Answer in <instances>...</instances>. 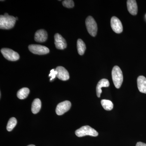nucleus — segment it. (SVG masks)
Returning a JSON list of instances; mask_svg holds the SVG:
<instances>
[{
	"instance_id": "f257e3e1",
	"label": "nucleus",
	"mask_w": 146,
	"mask_h": 146,
	"mask_svg": "<svg viewBox=\"0 0 146 146\" xmlns=\"http://www.w3.org/2000/svg\"><path fill=\"white\" fill-rule=\"evenodd\" d=\"M16 18L13 16L5 13L4 15L0 16V29H10L14 27L16 23Z\"/></svg>"
},
{
	"instance_id": "f03ea898",
	"label": "nucleus",
	"mask_w": 146,
	"mask_h": 146,
	"mask_svg": "<svg viewBox=\"0 0 146 146\" xmlns=\"http://www.w3.org/2000/svg\"><path fill=\"white\" fill-rule=\"evenodd\" d=\"M112 81L117 89H119L122 84L123 75L122 72L118 66H114L112 71Z\"/></svg>"
},
{
	"instance_id": "7ed1b4c3",
	"label": "nucleus",
	"mask_w": 146,
	"mask_h": 146,
	"mask_svg": "<svg viewBox=\"0 0 146 146\" xmlns=\"http://www.w3.org/2000/svg\"><path fill=\"white\" fill-rule=\"evenodd\" d=\"M75 134L79 137H83L86 136L96 137L98 135V133L96 131L89 125L84 126L78 129L76 131Z\"/></svg>"
},
{
	"instance_id": "20e7f679",
	"label": "nucleus",
	"mask_w": 146,
	"mask_h": 146,
	"mask_svg": "<svg viewBox=\"0 0 146 146\" xmlns=\"http://www.w3.org/2000/svg\"><path fill=\"white\" fill-rule=\"evenodd\" d=\"M85 24L89 34L92 36H96L98 31V26L95 19L92 16H89L86 18Z\"/></svg>"
},
{
	"instance_id": "39448f33",
	"label": "nucleus",
	"mask_w": 146,
	"mask_h": 146,
	"mask_svg": "<svg viewBox=\"0 0 146 146\" xmlns=\"http://www.w3.org/2000/svg\"><path fill=\"white\" fill-rule=\"evenodd\" d=\"M1 51L5 58L7 60L16 61L20 58V56L18 53L10 49L3 48L1 49Z\"/></svg>"
},
{
	"instance_id": "423d86ee",
	"label": "nucleus",
	"mask_w": 146,
	"mask_h": 146,
	"mask_svg": "<svg viewBox=\"0 0 146 146\" xmlns=\"http://www.w3.org/2000/svg\"><path fill=\"white\" fill-rule=\"evenodd\" d=\"M30 51L34 54H46L49 52V49L45 46L40 45L31 44L29 46Z\"/></svg>"
},
{
	"instance_id": "0eeeda50",
	"label": "nucleus",
	"mask_w": 146,
	"mask_h": 146,
	"mask_svg": "<svg viewBox=\"0 0 146 146\" xmlns=\"http://www.w3.org/2000/svg\"><path fill=\"white\" fill-rule=\"evenodd\" d=\"M110 25L113 31L116 33H121L123 31L122 24L119 18L115 16H113L111 19Z\"/></svg>"
},
{
	"instance_id": "6e6552de",
	"label": "nucleus",
	"mask_w": 146,
	"mask_h": 146,
	"mask_svg": "<svg viewBox=\"0 0 146 146\" xmlns=\"http://www.w3.org/2000/svg\"><path fill=\"white\" fill-rule=\"evenodd\" d=\"M71 107V103L69 101H65L58 104L56 106V112L58 115H61L68 112Z\"/></svg>"
},
{
	"instance_id": "1a4fd4ad",
	"label": "nucleus",
	"mask_w": 146,
	"mask_h": 146,
	"mask_svg": "<svg viewBox=\"0 0 146 146\" xmlns=\"http://www.w3.org/2000/svg\"><path fill=\"white\" fill-rule=\"evenodd\" d=\"M54 44L56 48L58 49L63 50L67 47V42L65 39L58 33L54 35Z\"/></svg>"
},
{
	"instance_id": "9d476101",
	"label": "nucleus",
	"mask_w": 146,
	"mask_h": 146,
	"mask_svg": "<svg viewBox=\"0 0 146 146\" xmlns=\"http://www.w3.org/2000/svg\"><path fill=\"white\" fill-rule=\"evenodd\" d=\"M55 70L57 73L56 77L60 80L66 81L70 78L69 72L64 67L58 66L56 68Z\"/></svg>"
},
{
	"instance_id": "9b49d317",
	"label": "nucleus",
	"mask_w": 146,
	"mask_h": 146,
	"mask_svg": "<svg viewBox=\"0 0 146 146\" xmlns=\"http://www.w3.org/2000/svg\"><path fill=\"white\" fill-rule=\"evenodd\" d=\"M48 34L46 31L44 29L37 31L35 35L34 39L37 42H44L46 41Z\"/></svg>"
},
{
	"instance_id": "f8f14e48",
	"label": "nucleus",
	"mask_w": 146,
	"mask_h": 146,
	"mask_svg": "<svg viewBox=\"0 0 146 146\" xmlns=\"http://www.w3.org/2000/svg\"><path fill=\"white\" fill-rule=\"evenodd\" d=\"M128 11L133 16L137 15L138 13V6L136 1L128 0L127 1Z\"/></svg>"
},
{
	"instance_id": "ddd939ff",
	"label": "nucleus",
	"mask_w": 146,
	"mask_h": 146,
	"mask_svg": "<svg viewBox=\"0 0 146 146\" xmlns=\"http://www.w3.org/2000/svg\"><path fill=\"white\" fill-rule=\"evenodd\" d=\"M110 86L109 82L106 79H102L98 82L96 86L97 96L100 98L102 93V88L108 87Z\"/></svg>"
},
{
	"instance_id": "4468645a",
	"label": "nucleus",
	"mask_w": 146,
	"mask_h": 146,
	"mask_svg": "<svg viewBox=\"0 0 146 146\" xmlns=\"http://www.w3.org/2000/svg\"><path fill=\"white\" fill-rule=\"evenodd\" d=\"M137 85L139 91L141 93L146 94V78L143 76H140L137 78Z\"/></svg>"
},
{
	"instance_id": "2eb2a0df",
	"label": "nucleus",
	"mask_w": 146,
	"mask_h": 146,
	"mask_svg": "<svg viewBox=\"0 0 146 146\" xmlns=\"http://www.w3.org/2000/svg\"><path fill=\"white\" fill-rule=\"evenodd\" d=\"M41 102L39 99H35L32 104L31 110L33 113L36 114L40 111L41 108Z\"/></svg>"
},
{
	"instance_id": "dca6fc26",
	"label": "nucleus",
	"mask_w": 146,
	"mask_h": 146,
	"mask_svg": "<svg viewBox=\"0 0 146 146\" xmlns=\"http://www.w3.org/2000/svg\"><path fill=\"white\" fill-rule=\"evenodd\" d=\"M30 93V90L28 88H22L17 92V96L18 98L21 100L26 98Z\"/></svg>"
},
{
	"instance_id": "f3484780",
	"label": "nucleus",
	"mask_w": 146,
	"mask_h": 146,
	"mask_svg": "<svg viewBox=\"0 0 146 146\" xmlns=\"http://www.w3.org/2000/svg\"><path fill=\"white\" fill-rule=\"evenodd\" d=\"M78 52L80 55L84 54L86 49V45L84 42L81 39H79L77 43Z\"/></svg>"
},
{
	"instance_id": "a211bd4d",
	"label": "nucleus",
	"mask_w": 146,
	"mask_h": 146,
	"mask_svg": "<svg viewBox=\"0 0 146 146\" xmlns=\"http://www.w3.org/2000/svg\"><path fill=\"white\" fill-rule=\"evenodd\" d=\"M101 103L102 107L105 110L110 111L113 108V104L110 100H102L101 101Z\"/></svg>"
},
{
	"instance_id": "6ab92c4d",
	"label": "nucleus",
	"mask_w": 146,
	"mask_h": 146,
	"mask_svg": "<svg viewBox=\"0 0 146 146\" xmlns=\"http://www.w3.org/2000/svg\"><path fill=\"white\" fill-rule=\"evenodd\" d=\"M17 121L16 118L12 117L9 119L7 126V129L9 131H11L13 130L14 127L17 124Z\"/></svg>"
},
{
	"instance_id": "aec40b11",
	"label": "nucleus",
	"mask_w": 146,
	"mask_h": 146,
	"mask_svg": "<svg viewBox=\"0 0 146 146\" xmlns=\"http://www.w3.org/2000/svg\"><path fill=\"white\" fill-rule=\"evenodd\" d=\"M63 6L68 8H73L74 6V3L72 0H65L62 2Z\"/></svg>"
},
{
	"instance_id": "412c9836",
	"label": "nucleus",
	"mask_w": 146,
	"mask_h": 146,
	"mask_svg": "<svg viewBox=\"0 0 146 146\" xmlns=\"http://www.w3.org/2000/svg\"><path fill=\"white\" fill-rule=\"evenodd\" d=\"M57 74V72L54 69H52L50 71V74L49 75V77H51V78L50 79V81H52V80H54Z\"/></svg>"
},
{
	"instance_id": "4be33fe9",
	"label": "nucleus",
	"mask_w": 146,
	"mask_h": 146,
	"mask_svg": "<svg viewBox=\"0 0 146 146\" xmlns=\"http://www.w3.org/2000/svg\"><path fill=\"white\" fill-rule=\"evenodd\" d=\"M136 146H146V144L142 142H138L136 144Z\"/></svg>"
},
{
	"instance_id": "5701e85b",
	"label": "nucleus",
	"mask_w": 146,
	"mask_h": 146,
	"mask_svg": "<svg viewBox=\"0 0 146 146\" xmlns=\"http://www.w3.org/2000/svg\"><path fill=\"white\" fill-rule=\"evenodd\" d=\"M27 146H35V145H29Z\"/></svg>"
},
{
	"instance_id": "b1692460",
	"label": "nucleus",
	"mask_w": 146,
	"mask_h": 146,
	"mask_svg": "<svg viewBox=\"0 0 146 146\" xmlns=\"http://www.w3.org/2000/svg\"><path fill=\"white\" fill-rule=\"evenodd\" d=\"M16 20H18V18H17V17H16Z\"/></svg>"
}]
</instances>
